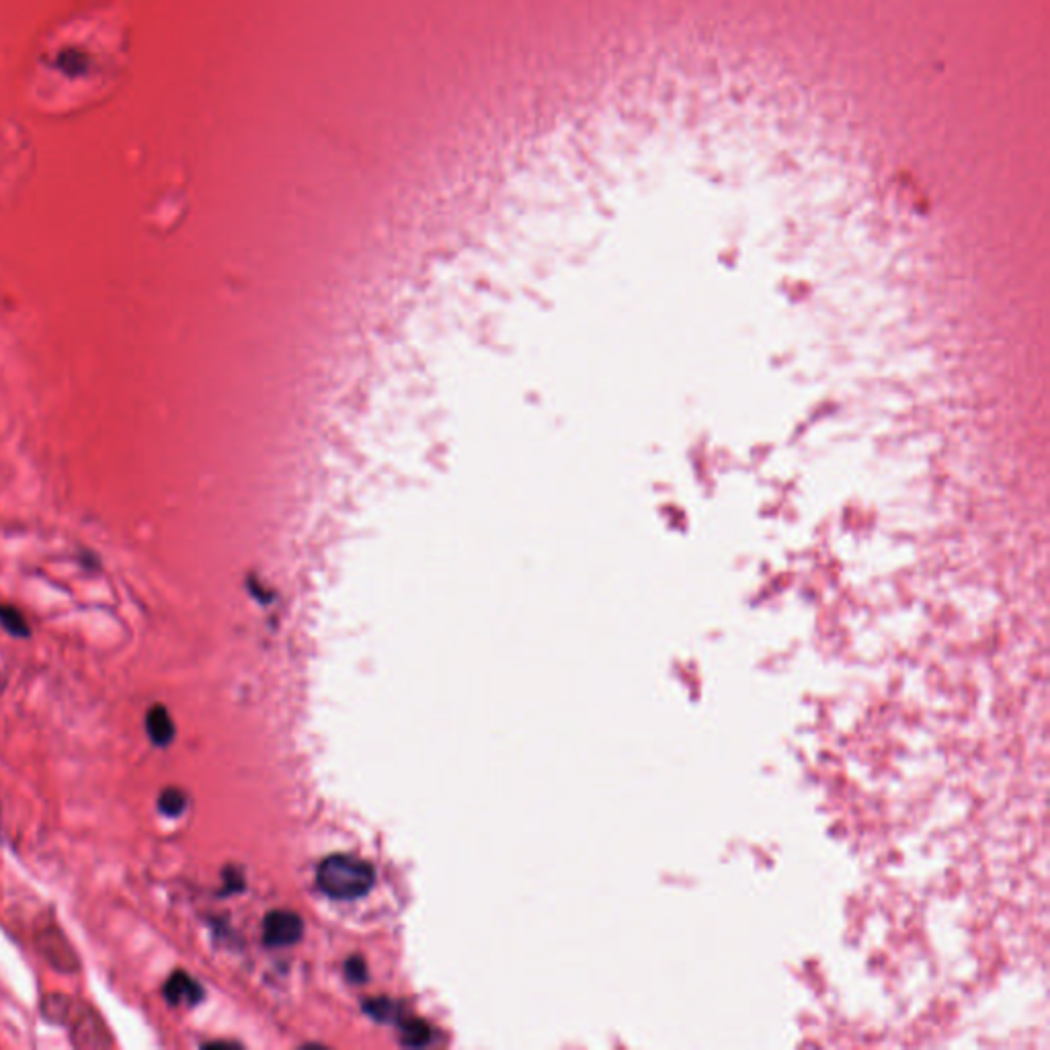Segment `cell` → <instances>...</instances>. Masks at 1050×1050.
I'll return each mask as SVG.
<instances>
[{"label": "cell", "instance_id": "obj_1", "mask_svg": "<svg viewBox=\"0 0 1050 1050\" xmlns=\"http://www.w3.org/2000/svg\"><path fill=\"white\" fill-rule=\"evenodd\" d=\"M316 882L322 893L337 901H353L372 891L376 870L366 860L355 856H329L316 870Z\"/></svg>", "mask_w": 1050, "mask_h": 1050}, {"label": "cell", "instance_id": "obj_2", "mask_svg": "<svg viewBox=\"0 0 1050 1050\" xmlns=\"http://www.w3.org/2000/svg\"><path fill=\"white\" fill-rule=\"evenodd\" d=\"M35 948L54 971L74 975L80 966V960L60 930V925L54 919H44L35 930Z\"/></svg>", "mask_w": 1050, "mask_h": 1050}, {"label": "cell", "instance_id": "obj_3", "mask_svg": "<svg viewBox=\"0 0 1050 1050\" xmlns=\"http://www.w3.org/2000/svg\"><path fill=\"white\" fill-rule=\"evenodd\" d=\"M68 1028H70V1040L76 1048L101 1050V1048L113 1046V1038L109 1036L105 1022L101 1020V1016L95 1012V1009L87 1005H80V1007L76 1005L74 1014L68 1022Z\"/></svg>", "mask_w": 1050, "mask_h": 1050}, {"label": "cell", "instance_id": "obj_4", "mask_svg": "<svg viewBox=\"0 0 1050 1050\" xmlns=\"http://www.w3.org/2000/svg\"><path fill=\"white\" fill-rule=\"evenodd\" d=\"M263 936H265V944L269 946H275V948L292 946L300 942V938L304 936V921L300 919L298 913H292V911H284V909L271 911L263 923Z\"/></svg>", "mask_w": 1050, "mask_h": 1050}, {"label": "cell", "instance_id": "obj_5", "mask_svg": "<svg viewBox=\"0 0 1050 1050\" xmlns=\"http://www.w3.org/2000/svg\"><path fill=\"white\" fill-rule=\"evenodd\" d=\"M163 995L167 999L169 1005H197L201 999H204V989H201V985L189 977L185 971H175L165 987H163Z\"/></svg>", "mask_w": 1050, "mask_h": 1050}, {"label": "cell", "instance_id": "obj_6", "mask_svg": "<svg viewBox=\"0 0 1050 1050\" xmlns=\"http://www.w3.org/2000/svg\"><path fill=\"white\" fill-rule=\"evenodd\" d=\"M146 735L154 747H169L177 735L171 712L163 704H154L144 718Z\"/></svg>", "mask_w": 1050, "mask_h": 1050}, {"label": "cell", "instance_id": "obj_7", "mask_svg": "<svg viewBox=\"0 0 1050 1050\" xmlns=\"http://www.w3.org/2000/svg\"><path fill=\"white\" fill-rule=\"evenodd\" d=\"M76 1005L72 1003L70 997L66 995H60V993H52L48 997H44L42 1001V1014L48 1022L52 1024H58V1026H68L72 1014H74Z\"/></svg>", "mask_w": 1050, "mask_h": 1050}, {"label": "cell", "instance_id": "obj_8", "mask_svg": "<svg viewBox=\"0 0 1050 1050\" xmlns=\"http://www.w3.org/2000/svg\"><path fill=\"white\" fill-rule=\"evenodd\" d=\"M0 626H3V630L15 638H29L31 636V628H29V622L27 618L23 616V612L19 608H15V605H9V603H0Z\"/></svg>", "mask_w": 1050, "mask_h": 1050}, {"label": "cell", "instance_id": "obj_9", "mask_svg": "<svg viewBox=\"0 0 1050 1050\" xmlns=\"http://www.w3.org/2000/svg\"><path fill=\"white\" fill-rule=\"evenodd\" d=\"M187 794L181 788H165L158 794V811L169 819H177L187 811Z\"/></svg>", "mask_w": 1050, "mask_h": 1050}, {"label": "cell", "instance_id": "obj_10", "mask_svg": "<svg viewBox=\"0 0 1050 1050\" xmlns=\"http://www.w3.org/2000/svg\"><path fill=\"white\" fill-rule=\"evenodd\" d=\"M400 1040L405 1046H425L431 1042V1030L421 1020H409L402 1024Z\"/></svg>", "mask_w": 1050, "mask_h": 1050}, {"label": "cell", "instance_id": "obj_11", "mask_svg": "<svg viewBox=\"0 0 1050 1050\" xmlns=\"http://www.w3.org/2000/svg\"><path fill=\"white\" fill-rule=\"evenodd\" d=\"M366 1012L372 1014V1018H376L378 1022H394L400 1014V1007L390 999H374L366 1003Z\"/></svg>", "mask_w": 1050, "mask_h": 1050}, {"label": "cell", "instance_id": "obj_12", "mask_svg": "<svg viewBox=\"0 0 1050 1050\" xmlns=\"http://www.w3.org/2000/svg\"><path fill=\"white\" fill-rule=\"evenodd\" d=\"M347 975H349V979H353L355 983L366 979V964H363L361 958H351V960L347 962Z\"/></svg>", "mask_w": 1050, "mask_h": 1050}]
</instances>
